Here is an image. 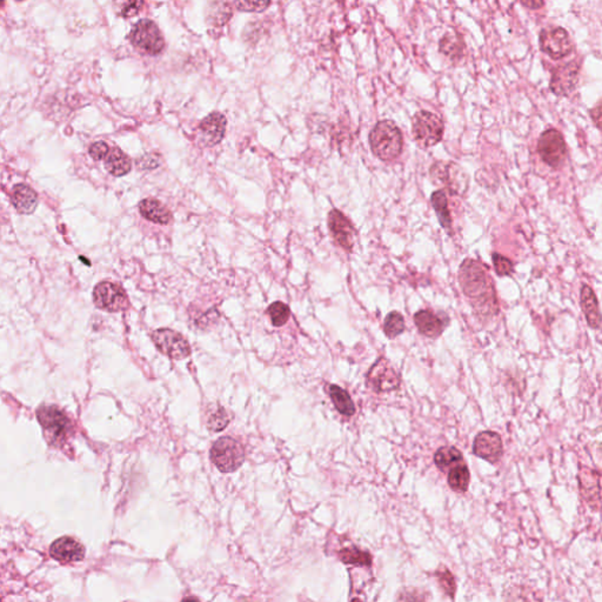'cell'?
Segmentation results:
<instances>
[{"instance_id":"cell-5","label":"cell","mask_w":602,"mask_h":602,"mask_svg":"<svg viewBox=\"0 0 602 602\" xmlns=\"http://www.w3.org/2000/svg\"><path fill=\"white\" fill-rule=\"evenodd\" d=\"M445 125L439 116L429 111H420L413 118V136L419 146L429 149L440 143Z\"/></svg>"},{"instance_id":"cell-18","label":"cell","mask_w":602,"mask_h":602,"mask_svg":"<svg viewBox=\"0 0 602 602\" xmlns=\"http://www.w3.org/2000/svg\"><path fill=\"white\" fill-rule=\"evenodd\" d=\"M50 554L52 558L63 564L82 561V559L85 558V548L78 540L70 537H63L51 544Z\"/></svg>"},{"instance_id":"cell-39","label":"cell","mask_w":602,"mask_h":602,"mask_svg":"<svg viewBox=\"0 0 602 602\" xmlns=\"http://www.w3.org/2000/svg\"><path fill=\"white\" fill-rule=\"evenodd\" d=\"M143 1H132V3L125 4V6L122 9V16L125 18L133 17V16L139 14V11L143 9Z\"/></svg>"},{"instance_id":"cell-38","label":"cell","mask_w":602,"mask_h":602,"mask_svg":"<svg viewBox=\"0 0 602 602\" xmlns=\"http://www.w3.org/2000/svg\"><path fill=\"white\" fill-rule=\"evenodd\" d=\"M89 154L95 161L104 160L109 154V145L105 141H95L90 146Z\"/></svg>"},{"instance_id":"cell-20","label":"cell","mask_w":602,"mask_h":602,"mask_svg":"<svg viewBox=\"0 0 602 602\" xmlns=\"http://www.w3.org/2000/svg\"><path fill=\"white\" fill-rule=\"evenodd\" d=\"M11 201L18 213L31 215L37 208L38 194L28 185H14V190L11 192Z\"/></svg>"},{"instance_id":"cell-23","label":"cell","mask_w":602,"mask_h":602,"mask_svg":"<svg viewBox=\"0 0 602 602\" xmlns=\"http://www.w3.org/2000/svg\"><path fill=\"white\" fill-rule=\"evenodd\" d=\"M104 165H105L107 172L112 174L113 177L127 176L132 168V163H131L129 156L124 154L123 151L118 147H113L109 150V154L105 158Z\"/></svg>"},{"instance_id":"cell-4","label":"cell","mask_w":602,"mask_h":602,"mask_svg":"<svg viewBox=\"0 0 602 602\" xmlns=\"http://www.w3.org/2000/svg\"><path fill=\"white\" fill-rule=\"evenodd\" d=\"M210 454L212 463L222 473L235 472L245 461V449L242 444L230 436H222L217 440L212 446Z\"/></svg>"},{"instance_id":"cell-11","label":"cell","mask_w":602,"mask_h":602,"mask_svg":"<svg viewBox=\"0 0 602 602\" xmlns=\"http://www.w3.org/2000/svg\"><path fill=\"white\" fill-rule=\"evenodd\" d=\"M152 340L157 350H160V353L174 360H181L190 354V344L188 340L176 330H168V328L154 330L152 333Z\"/></svg>"},{"instance_id":"cell-6","label":"cell","mask_w":602,"mask_h":602,"mask_svg":"<svg viewBox=\"0 0 602 602\" xmlns=\"http://www.w3.org/2000/svg\"><path fill=\"white\" fill-rule=\"evenodd\" d=\"M129 41L134 48L146 55H157L165 48L163 33L154 21L141 19L129 32Z\"/></svg>"},{"instance_id":"cell-19","label":"cell","mask_w":602,"mask_h":602,"mask_svg":"<svg viewBox=\"0 0 602 602\" xmlns=\"http://www.w3.org/2000/svg\"><path fill=\"white\" fill-rule=\"evenodd\" d=\"M414 323L420 333L433 339L440 337L447 326V320L443 319L431 310H421L416 312L414 316Z\"/></svg>"},{"instance_id":"cell-22","label":"cell","mask_w":602,"mask_h":602,"mask_svg":"<svg viewBox=\"0 0 602 602\" xmlns=\"http://www.w3.org/2000/svg\"><path fill=\"white\" fill-rule=\"evenodd\" d=\"M139 212L144 218L154 224L166 225L172 219L170 210L163 203L151 198L140 201Z\"/></svg>"},{"instance_id":"cell-36","label":"cell","mask_w":602,"mask_h":602,"mask_svg":"<svg viewBox=\"0 0 602 602\" xmlns=\"http://www.w3.org/2000/svg\"><path fill=\"white\" fill-rule=\"evenodd\" d=\"M398 602H427L426 594L420 589L407 587L402 589L398 594Z\"/></svg>"},{"instance_id":"cell-40","label":"cell","mask_w":602,"mask_h":602,"mask_svg":"<svg viewBox=\"0 0 602 602\" xmlns=\"http://www.w3.org/2000/svg\"><path fill=\"white\" fill-rule=\"evenodd\" d=\"M591 118L593 123L600 131H602V102L599 105H596L594 109H591Z\"/></svg>"},{"instance_id":"cell-28","label":"cell","mask_w":602,"mask_h":602,"mask_svg":"<svg viewBox=\"0 0 602 602\" xmlns=\"http://www.w3.org/2000/svg\"><path fill=\"white\" fill-rule=\"evenodd\" d=\"M470 471L466 463H459L448 472V485L453 490L465 493L470 485Z\"/></svg>"},{"instance_id":"cell-26","label":"cell","mask_w":602,"mask_h":602,"mask_svg":"<svg viewBox=\"0 0 602 602\" xmlns=\"http://www.w3.org/2000/svg\"><path fill=\"white\" fill-rule=\"evenodd\" d=\"M330 397L338 412L345 416H352L355 413V405L348 392L338 385H330Z\"/></svg>"},{"instance_id":"cell-27","label":"cell","mask_w":602,"mask_h":602,"mask_svg":"<svg viewBox=\"0 0 602 602\" xmlns=\"http://www.w3.org/2000/svg\"><path fill=\"white\" fill-rule=\"evenodd\" d=\"M463 453L453 446H446L436 451L434 454V463L440 471L447 472L459 463H463Z\"/></svg>"},{"instance_id":"cell-33","label":"cell","mask_w":602,"mask_h":602,"mask_svg":"<svg viewBox=\"0 0 602 602\" xmlns=\"http://www.w3.org/2000/svg\"><path fill=\"white\" fill-rule=\"evenodd\" d=\"M212 6H215V9H211L210 19L215 23V25H219V26L226 24L232 17L231 5L220 1V3L212 4Z\"/></svg>"},{"instance_id":"cell-2","label":"cell","mask_w":602,"mask_h":602,"mask_svg":"<svg viewBox=\"0 0 602 602\" xmlns=\"http://www.w3.org/2000/svg\"><path fill=\"white\" fill-rule=\"evenodd\" d=\"M370 145L375 157L382 161H393L402 154V133L391 120L379 122L370 133Z\"/></svg>"},{"instance_id":"cell-10","label":"cell","mask_w":602,"mask_h":602,"mask_svg":"<svg viewBox=\"0 0 602 602\" xmlns=\"http://www.w3.org/2000/svg\"><path fill=\"white\" fill-rule=\"evenodd\" d=\"M539 41H540L541 51L555 60L565 58L571 55L574 48L569 32L560 26L544 28L540 32Z\"/></svg>"},{"instance_id":"cell-17","label":"cell","mask_w":602,"mask_h":602,"mask_svg":"<svg viewBox=\"0 0 602 602\" xmlns=\"http://www.w3.org/2000/svg\"><path fill=\"white\" fill-rule=\"evenodd\" d=\"M600 479L601 476L598 472L586 467H584L579 474L582 498L594 510H602V488Z\"/></svg>"},{"instance_id":"cell-3","label":"cell","mask_w":602,"mask_h":602,"mask_svg":"<svg viewBox=\"0 0 602 602\" xmlns=\"http://www.w3.org/2000/svg\"><path fill=\"white\" fill-rule=\"evenodd\" d=\"M38 420L43 426L48 444L60 447L68 439L72 425L68 415L57 406H41L37 411Z\"/></svg>"},{"instance_id":"cell-35","label":"cell","mask_w":602,"mask_h":602,"mask_svg":"<svg viewBox=\"0 0 602 602\" xmlns=\"http://www.w3.org/2000/svg\"><path fill=\"white\" fill-rule=\"evenodd\" d=\"M436 576L439 578L440 585L443 587L446 594L449 596H454V593L456 591V580L451 574L448 569H444L443 571H436Z\"/></svg>"},{"instance_id":"cell-9","label":"cell","mask_w":602,"mask_h":602,"mask_svg":"<svg viewBox=\"0 0 602 602\" xmlns=\"http://www.w3.org/2000/svg\"><path fill=\"white\" fill-rule=\"evenodd\" d=\"M93 303L99 310L106 311L109 313L122 312L129 308L127 292L120 286L109 281H102L95 286L93 291Z\"/></svg>"},{"instance_id":"cell-21","label":"cell","mask_w":602,"mask_h":602,"mask_svg":"<svg viewBox=\"0 0 602 602\" xmlns=\"http://www.w3.org/2000/svg\"><path fill=\"white\" fill-rule=\"evenodd\" d=\"M582 312L585 314L586 320L591 328H599L602 323V314L600 312L599 303L596 299V293L588 285H582L580 292Z\"/></svg>"},{"instance_id":"cell-15","label":"cell","mask_w":602,"mask_h":602,"mask_svg":"<svg viewBox=\"0 0 602 602\" xmlns=\"http://www.w3.org/2000/svg\"><path fill=\"white\" fill-rule=\"evenodd\" d=\"M473 453L488 463H498L504 454L501 436L492 431L479 433L474 439Z\"/></svg>"},{"instance_id":"cell-13","label":"cell","mask_w":602,"mask_h":602,"mask_svg":"<svg viewBox=\"0 0 602 602\" xmlns=\"http://www.w3.org/2000/svg\"><path fill=\"white\" fill-rule=\"evenodd\" d=\"M579 75H580V65L574 60L559 65L552 72L551 82H549L552 92L560 97H569L576 89Z\"/></svg>"},{"instance_id":"cell-31","label":"cell","mask_w":602,"mask_h":602,"mask_svg":"<svg viewBox=\"0 0 602 602\" xmlns=\"http://www.w3.org/2000/svg\"><path fill=\"white\" fill-rule=\"evenodd\" d=\"M272 325L274 327H283L286 323L289 321V316H291V310L286 303L281 301H276L271 303V306L267 310Z\"/></svg>"},{"instance_id":"cell-41","label":"cell","mask_w":602,"mask_h":602,"mask_svg":"<svg viewBox=\"0 0 602 602\" xmlns=\"http://www.w3.org/2000/svg\"><path fill=\"white\" fill-rule=\"evenodd\" d=\"M521 5L525 7H528L531 10H538L540 7L544 6V1H537V0H527V1H520Z\"/></svg>"},{"instance_id":"cell-16","label":"cell","mask_w":602,"mask_h":602,"mask_svg":"<svg viewBox=\"0 0 602 602\" xmlns=\"http://www.w3.org/2000/svg\"><path fill=\"white\" fill-rule=\"evenodd\" d=\"M227 120L222 113L213 112L201 120L198 133L205 146L212 147L218 145L224 139L226 133Z\"/></svg>"},{"instance_id":"cell-14","label":"cell","mask_w":602,"mask_h":602,"mask_svg":"<svg viewBox=\"0 0 602 602\" xmlns=\"http://www.w3.org/2000/svg\"><path fill=\"white\" fill-rule=\"evenodd\" d=\"M328 228L338 246H340L341 249L348 252L353 249L355 230L350 219L343 212L333 208L328 213Z\"/></svg>"},{"instance_id":"cell-32","label":"cell","mask_w":602,"mask_h":602,"mask_svg":"<svg viewBox=\"0 0 602 602\" xmlns=\"http://www.w3.org/2000/svg\"><path fill=\"white\" fill-rule=\"evenodd\" d=\"M230 424V416H228L226 409L222 407L215 409L211 414L208 415V429L213 432H222Z\"/></svg>"},{"instance_id":"cell-24","label":"cell","mask_w":602,"mask_h":602,"mask_svg":"<svg viewBox=\"0 0 602 602\" xmlns=\"http://www.w3.org/2000/svg\"><path fill=\"white\" fill-rule=\"evenodd\" d=\"M431 203H432L433 208L436 211L438 219L444 230L447 233L452 235V215L449 211L448 198L446 194L445 190H436L431 197Z\"/></svg>"},{"instance_id":"cell-8","label":"cell","mask_w":602,"mask_h":602,"mask_svg":"<svg viewBox=\"0 0 602 602\" xmlns=\"http://www.w3.org/2000/svg\"><path fill=\"white\" fill-rule=\"evenodd\" d=\"M538 152L541 159L552 168H559L567 158L565 138L558 129H548L541 133L538 140Z\"/></svg>"},{"instance_id":"cell-42","label":"cell","mask_w":602,"mask_h":602,"mask_svg":"<svg viewBox=\"0 0 602 602\" xmlns=\"http://www.w3.org/2000/svg\"><path fill=\"white\" fill-rule=\"evenodd\" d=\"M181 602H201L200 600L197 599V598H194V596H188V598H185L184 600Z\"/></svg>"},{"instance_id":"cell-12","label":"cell","mask_w":602,"mask_h":602,"mask_svg":"<svg viewBox=\"0 0 602 602\" xmlns=\"http://www.w3.org/2000/svg\"><path fill=\"white\" fill-rule=\"evenodd\" d=\"M366 384L375 393L394 391L400 386V377L392 367L389 361L381 358L370 368L366 375Z\"/></svg>"},{"instance_id":"cell-37","label":"cell","mask_w":602,"mask_h":602,"mask_svg":"<svg viewBox=\"0 0 602 602\" xmlns=\"http://www.w3.org/2000/svg\"><path fill=\"white\" fill-rule=\"evenodd\" d=\"M235 5L244 12H262L271 5V1H237Z\"/></svg>"},{"instance_id":"cell-30","label":"cell","mask_w":602,"mask_h":602,"mask_svg":"<svg viewBox=\"0 0 602 602\" xmlns=\"http://www.w3.org/2000/svg\"><path fill=\"white\" fill-rule=\"evenodd\" d=\"M405 319L402 317V313H399L397 311H393L391 313L387 314V317L385 319L384 332L388 339H395L405 330Z\"/></svg>"},{"instance_id":"cell-25","label":"cell","mask_w":602,"mask_h":602,"mask_svg":"<svg viewBox=\"0 0 602 602\" xmlns=\"http://www.w3.org/2000/svg\"><path fill=\"white\" fill-rule=\"evenodd\" d=\"M463 48L465 45H463V39L459 34L454 32L446 33L439 41L440 52L452 62H458L459 59L463 58V50H465Z\"/></svg>"},{"instance_id":"cell-34","label":"cell","mask_w":602,"mask_h":602,"mask_svg":"<svg viewBox=\"0 0 602 602\" xmlns=\"http://www.w3.org/2000/svg\"><path fill=\"white\" fill-rule=\"evenodd\" d=\"M492 259H493L494 269L498 276H506L512 274L514 267L513 262H510V259L499 253H493Z\"/></svg>"},{"instance_id":"cell-1","label":"cell","mask_w":602,"mask_h":602,"mask_svg":"<svg viewBox=\"0 0 602 602\" xmlns=\"http://www.w3.org/2000/svg\"><path fill=\"white\" fill-rule=\"evenodd\" d=\"M459 280L467 298L483 317H494L499 312L494 284L486 266L473 259H466L460 266Z\"/></svg>"},{"instance_id":"cell-29","label":"cell","mask_w":602,"mask_h":602,"mask_svg":"<svg viewBox=\"0 0 602 602\" xmlns=\"http://www.w3.org/2000/svg\"><path fill=\"white\" fill-rule=\"evenodd\" d=\"M339 558L341 561L348 565L371 566L372 564L371 555L354 547L341 549L339 552Z\"/></svg>"},{"instance_id":"cell-7","label":"cell","mask_w":602,"mask_h":602,"mask_svg":"<svg viewBox=\"0 0 602 602\" xmlns=\"http://www.w3.org/2000/svg\"><path fill=\"white\" fill-rule=\"evenodd\" d=\"M431 178L436 184L444 185L452 194L465 193L468 188V177L458 163L449 161H436L429 171Z\"/></svg>"}]
</instances>
